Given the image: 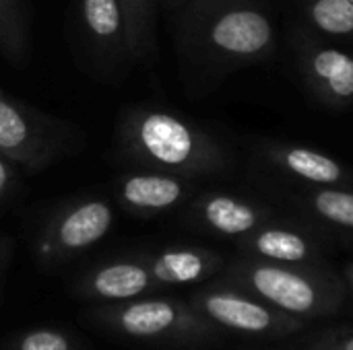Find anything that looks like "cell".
<instances>
[{
    "label": "cell",
    "instance_id": "cell-1",
    "mask_svg": "<svg viewBox=\"0 0 353 350\" xmlns=\"http://www.w3.org/2000/svg\"><path fill=\"white\" fill-rule=\"evenodd\" d=\"M62 136L48 120L0 97V155L29 169H41L62 151Z\"/></svg>",
    "mask_w": 353,
    "mask_h": 350
},
{
    "label": "cell",
    "instance_id": "cell-2",
    "mask_svg": "<svg viewBox=\"0 0 353 350\" xmlns=\"http://www.w3.org/2000/svg\"><path fill=\"white\" fill-rule=\"evenodd\" d=\"M112 208L101 200L77 204L52 227V245L58 252H79L97 243L112 227Z\"/></svg>",
    "mask_w": 353,
    "mask_h": 350
},
{
    "label": "cell",
    "instance_id": "cell-3",
    "mask_svg": "<svg viewBox=\"0 0 353 350\" xmlns=\"http://www.w3.org/2000/svg\"><path fill=\"white\" fill-rule=\"evenodd\" d=\"M139 146L163 165H182L192 153L188 128L172 116L149 113L137 126Z\"/></svg>",
    "mask_w": 353,
    "mask_h": 350
},
{
    "label": "cell",
    "instance_id": "cell-4",
    "mask_svg": "<svg viewBox=\"0 0 353 350\" xmlns=\"http://www.w3.org/2000/svg\"><path fill=\"white\" fill-rule=\"evenodd\" d=\"M252 285L271 303L292 314H306L316 303V291L312 285L306 278L281 268H256L252 272Z\"/></svg>",
    "mask_w": 353,
    "mask_h": 350
},
{
    "label": "cell",
    "instance_id": "cell-5",
    "mask_svg": "<svg viewBox=\"0 0 353 350\" xmlns=\"http://www.w3.org/2000/svg\"><path fill=\"white\" fill-rule=\"evenodd\" d=\"M205 309L221 326L246 334H261L273 326V316L263 305L230 293L209 295L205 299Z\"/></svg>",
    "mask_w": 353,
    "mask_h": 350
},
{
    "label": "cell",
    "instance_id": "cell-6",
    "mask_svg": "<svg viewBox=\"0 0 353 350\" xmlns=\"http://www.w3.org/2000/svg\"><path fill=\"white\" fill-rule=\"evenodd\" d=\"M271 37L269 23L263 14L252 10H238L225 14L213 29V39L230 50L240 54H250L267 45Z\"/></svg>",
    "mask_w": 353,
    "mask_h": 350
},
{
    "label": "cell",
    "instance_id": "cell-7",
    "mask_svg": "<svg viewBox=\"0 0 353 350\" xmlns=\"http://www.w3.org/2000/svg\"><path fill=\"white\" fill-rule=\"evenodd\" d=\"M149 283L151 274L143 266L118 262L93 272L91 278L87 281V287L91 289L93 295L103 299H132L147 291Z\"/></svg>",
    "mask_w": 353,
    "mask_h": 350
},
{
    "label": "cell",
    "instance_id": "cell-8",
    "mask_svg": "<svg viewBox=\"0 0 353 350\" xmlns=\"http://www.w3.org/2000/svg\"><path fill=\"white\" fill-rule=\"evenodd\" d=\"M176 307L168 301H139L118 314V326L137 338H151L168 332L176 324Z\"/></svg>",
    "mask_w": 353,
    "mask_h": 350
},
{
    "label": "cell",
    "instance_id": "cell-9",
    "mask_svg": "<svg viewBox=\"0 0 353 350\" xmlns=\"http://www.w3.org/2000/svg\"><path fill=\"white\" fill-rule=\"evenodd\" d=\"M122 198L137 208H165L180 198V184L161 175H134L124 182Z\"/></svg>",
    "mask_w": 353,
    "mask_h": 350
},
{
    "label": "cell",
    "instance_id": "cell-10",
    "mask_svg": "<svg viewBox=\"0 0 353 350\" xmlns=\"http://www.w3.org/2000/svg\"><path fill=\"white\" fill-rule=\"evenodd\" d=\"M29 47V14L25 0H0V50L23 62Z\"/></svg>",
    "mask_w": 353,
    "mask_h": 350
},
{
    "label": "cell",
    "instance_id": "cell-11",
    "mask_svg": "<svg viewBox=\"0 0 353 350\" xmlns=\"http://www.w3.org/2000/svg\"><path fill=\"white\" fill-rule=\"evenodd\" d=\"M83 25L91 37L108 43L122 35L124 6L120 0H81Z\"/></svg>",
    "mask_w": 353,
    "mask_h": 350
},
{
    "label": "cell",
    "instance_id": "cell-12",
    "mask_svg": "<svg viewBox=\"0 0 353 350\" xmlns=\"http://www.w3.org/2000/svg\"><path fill=\"white\" fill-rule=\"evenodd\" d=\"M203 270V258L192 252H165L153 264V276L170 285L192 283L201 278Z\"/></svg>",
    "mask_w": 353,
    "mask_h": 350
},
{
    "label": "cell",
    "instance_id": "cell-13",
    "mask_svg": "<svg viewBox=\"0 0 353 350\" xmlns=\"http://www.w3.org/2000/svg\"><path fill=\"white\" fill-rule=\"evenodd\" d=\"M207 219L213 227H217L223 233H244L248 229H252L256 217L254 212L244 206L238 204L232 198H215L209 202L207 206Z\"/></svg>",
    "mask_w": 353,
    "mask_h": 350
},
{
    "label": "cell",
    "instance_id": "cell-14",
    "mask_svg": "<svg viewBox=\"0 0 353 350\" xmlns=\"http://www.w3.org/2000/svg\"><path fill=\"white\" fill-rule=\"evenodd\" d=\"M314 68L316 72L329 80L331 89L337 95H353V60L347 58L341 52L329 50V52H321L314 60Z\"/></svg>",
    "mask_w": 353,
    "mask_h": 350
},
{
    "label": "cell",
    "instance_id": "cell-15",
    "mask_svg": "<svg viewBox=\"0 0 353 350\" xmlns=\"http://www.w3.org/2000/svg\"><path fill=\"white\" fill-rule=\"evenodd\" d=\"M256 250L267 258L283 262H298L308 252L304 239L288 231H265L256 239Z\"/></svg>",
    "mask_w": 353,
    "mask_h": 350
},
{
    "label": "cell",
    "instance_id": "cell-16",
    "mask_svg": "<svg viewBox=\"0 0 353 350\" xmlns=\"http://www.w3.org/2000/svg\"><path fill=\"white\" fill-rule=\"evenodd\" d=\"M288 165L308 177V179H314V182H337L341 171L337 167V163H333L331 159L319 155V153H312V151H304V149H296L288 155Z\"/></svg>",
    "mask_w": 353,
    "mask_h": 350
},
{
    "label": "cell",
    "instance_id": "cell-17",
    "mask_svg": "<svg viewBox=\"0 0 353 350\" xmlns=\"http://www.w3.org/2000/svg\"><path fill=\"white\" fill-rule=\"evenodd\" d=\"M314 21L329 33L353 31L352 0H319L314 4Z\"/></svg>",
    "mask_w": 353,
    "mask_h": 350
},
{
    "label": "cell",
    "instance_id": "cell-18",
    "mask_svg": "<svg viewBox=\"0 0 353 350\" xmlns=\"http://www.w3.org/2000/svg\"><path fill=\"white\" fill-rule=\"evenodd\" d=\"M316 208L331 221L353 227V194L323 192L316 198Z\"/></svg>",
    "mask_w": 353,
    "mask_h": 350
},
{
    "label": "cell",
    "instance_id": "cell-19",
    "mask_svg": "<svg viewBox=\"0 0 353 350\" xmlns=\"http://www.w3.org/2000/svg\"><path fill=\"white\" fill-rule=\"evenodd\" d=\"M19 350H68V340L52 330H37L23 338Z\"/></svg>",
    "mask_w": 353,
    "mask_h": 350
},
{
    "label": "cell",
    "instance_id": "cell-20",
    "mask_svg": "<svg viewBox=\"0 0 353 350\" xmlns=\"http://www.w3.org/2000/svg\"><path fill=\"white\" fill-rule=\"evenodd\" d=\"M12 186V173L8 169V163H6V157L0 155V200L8 194Z\"/></svg>",
    "mask_w": 353,
    "mask_h": 350
},
{
    "label": "cell",
    "instance_id": "cell-21",
    "mask_svg": "<svg viewBox=\"0 0 353 350\" xmlns=\"http://www.w3.org/2000/svg\"><path fill=\"white\" fill-rule=\"evenodd\" d=\"M343 350H353V336L347 340V342H345V344H343Z\"/></svg>",
    "mask_w": 353,
    "mask_h": 350
},
{
    "label": "cell",
    "instance_id": "cell-22",
    "mask_svg": "<svg viewBox=\"0 0 353 350\" xmlns=\"http://www.w3.org/2000/svg\"><path fill=\"white\" fill-rule=\"evenodd\" d=\"M120 2H122V6H124V2H126V0H120Z\"/></svg>",
    "mask_w": 353,
    "mask_h": 350
},
{
    "label": "cell",
    "instance_id": "cell-23",
    "mask_svg": "<svg viewBox=\"0 0 353 350\" xmlns=\"http://www.w3.org/2000/svg\"><path fill=\"white\" fill-rule=\"evenodd\" d=\"M352 2H353V0H352Z\"/></svg>",
    "mask_w": 353,
    "mask_h": 350
}]
</instances>
